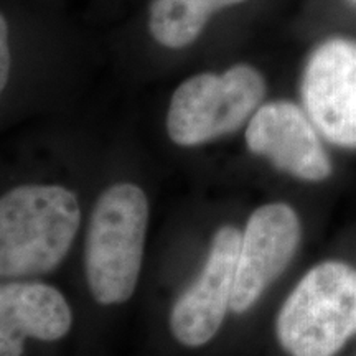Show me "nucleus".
<instances>
[{
	"mask_svg": "<svg viewBox=\"0 0 356 356\" xmlns=\"http://www.w3.org/2000/svg\"><path fill=\"white\" fill-rule=\"evenodd\" d=\"M81 222L76 195L22 185L0 197V279L47 274L68 254Z\"/></svg>",
	"mask_w": 356,
	"mask_h": 356,
	"instance_id": "obj_1",
	"label": "nucleus"
},
{
	"mask_svg": "<svg viewBox=\"0 0 356 356\" xmlns=\"http://www.w3.org/2000/svg\"><path fill=\"white\" fill-rule=\"evenodd\" d=\"M149 202L134 184H115L97 200L86 239V277L102 305L124 304L139 280Z\"/></svg>",
	"mask_w": 356,
	"mask_h": 356,
	"instance_id": "obj_2",
	"label": "nucleus"
},
{
	"mask_svg": "<svg viewBox=\"0 0 356 356\" xmlns=\"http://www.w3.org/2000/svg\"><path fill=\"white\" fill-rule=\"evenodd\" d=\"M356 333V269L315 266L297 284L277 317V338L292 356H333Z\"/></svg>",
	"mask_w": 356,
	"mask_h": 356,
	"instance_id": "obj_3",
	"label": "nucleus"
},
{
	"mask_svg": "<svg viewBox=\"0 0 356 356\" xmlns=\"http://www.w3.org/2000/svg\"><path fill=\"white\" fill-rule=\"evenodd\" d=\"M264 95V78L252 66L238 65L222 74H197L173 92L167 114L168 136L177 145L193 147L238 131Z\"/></svg>",
	"mask_w": 356,
	"mask_h": 356,
	"instance_id": "obj_4",
	"label": "nucleus"
},
{
	"mask_svg": "<svg viewBox=\"0 0 356 356\" xmlns=\"http://www.w3.org/2000/svg\"><path fill=\"white\" fill-rule=\"evenodd\" d=\"M300 241V221L289 204L257 208L241 236L231 309L243 314L284 273Z\"/></svg>",
	"mask_w": 356,
	"mask_h": 356,
	"instance_id": "obj_5",
	"label": "nucleus"
},
{
	"mask_svg": "<svg viewBox=\"0 0 356 356\" xmlns=\"http://www.w3.org/2000/svg\"><path fill=\"white\" fill-rule=\"evenodd\" d=\"M302 97L328 140L356 147V43L337 38L320 44L307 63Z\"/></svg>",
	"mask_w": 356,
	"mask_h": 356,
	"instance_id": "obj_6",
	"label": "nucleus"
},
{
	"mask_svg": "<svg viewBox=\"0 0 356 356\" xmlns=\"http://www.w3.org/2000/svg\"><path fill=\"white\" fill-rule=\"evenodd\" d=\"M241 236L233 226L218 229L202 273L177 299L170 328L180 343L202 346L220 330L231 309Z\"/></svg>",
	"mask_w": 356,
	"mask_h": 356,
	"instance_id": "obj_7",
	"label": "nucleus"
},
{
	"mask_svg": "<svg viewBox=\"0 0 356 356\" xmlns=\"http://www.w3.org/2000/svg\"><path fill=\"white\" fill-rule=\"evenodd\" d=\"M246 142L252 154L302 180L322 181L332 173L314 126L292 102L274 101L257 109L249 121Z\"/></svg>",
	"mask_w": 356,
	"mask_h": 356,
	"instance_id": "obj_8",
	"label": "nucleus"
},
{
	"mask_svg": "<svg viewBox=\"0 0 356 356\" xmlns=\"http://www.w3.org/2000/svg\"><path fill=\"white\" fill-rule=\"evenodd\" d=\"M65 296L42 282H0V356L24 355L26 337L55 341L70 332Z\"/></svg>",
	"mask_w": 356,
	"mask_h": 356,
	"instance_id": "obj_9",
	"label": "nucleus"
},
{
	"mask_svg": "<svg viewBox=\"0 0 356 356\" xmlns=\"http://www.w3.org/2000/svg\"><path fill=\"white\" fill-rule=\"evenodd\" d=\"M246 0H154L149 30L160 44L184 48L200 37L216 10Z\"/></svg>",
	"mask_w": 356,
	"mask_h": 356,
	"instance_id": "obj_10",
	"label": "nucleus"
},
{
	"mask_svg": "<svg viewBox=\"0 0 356 356\" xmlns=\"http://www.w3.org/2000/svg\"><path fill=\"white\" fill-rule=\"evenodd\" d=\"M10 74V47H8V25L0 13V96L7 86Z\"/></svg>",
	"mask_w": 356,
	"mask_h": 356,
	"instance_id": "obj_11",
	"label": "nucleus"
}]
</instances>
